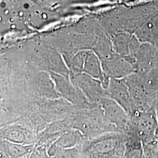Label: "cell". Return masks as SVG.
Instances as JSON below:
<instances>
[{
	"label": "cell",
	"mask_w": 158,
	"mask_h": 158,
	"mask_svg": "<svg viewBox=\"0 0 158 158\" xmlns=\"http://www.w3.org/2000/svg\"><path fill=\"white\" fill-rule=\"evenodd\" d=\"M138 73L149 96L156 101L158 97V68H153L147 72Z\"/></svg>",
	"instance_id": "obj_10"
},
{
	"label": "cell",
	"mask_w": 158,
	"mask_h": 158,
	"mask_svg": "<svg viewBox=\"0 0 158 158\" xmlns=\"http://www.w3.org/2000/svg\"><path fill=\"white\" fill-rule=\"evenodd\" d=\"M155 110H156V115L158 117V97L156 98L155 103Z\"/></svg>",
	"instance_id": "obj_14"
},
{
	"label": "cell",
	"mask_w": 158,
	"mask_h": 158,
	"mask_svg": "<svg viewBox=\"0 0 158 158\" xmlns=\"http://www.w3.org/2000/svg\"><path fill=\"white\" fill-rule=\"evenodd\" d=\"M108 97L117 102L132 117L135 112L130 90L125 80L113 79L107 89Z\"/></svg>",
	"instance_id": "obj_6"
},
{
	"label": "cell",
	"mask_w": 158,
	"mask_h": 158,
	"mask_svg": "<svg viewBox=\"0 0 158 158\" xmlns=\"http://www.w3.org/2000/svg\"><path fill=\"white\" fill-rule=\"evenodd\" d=\"M38 138V132L25 123L4 125L1 128V139L24 145H35Z\"/></svg>",
	"instance_id": "obj_4"
},
{
	"label": "cell",
	"mask_w": 158,
	"mask_h": 158,
	"mask_svg": "<svg viewBox=\"0 0 158 158\" xmlns=\"http://www.w3.org/2000/svg\"><path fill=\"white\" fill-rule=\"evenodd\" d=\"M125 158H145L141 139L134 132L128 134Z\"/></svg>",
	"instance_id": "obj_9"
},
{
	"label": "cell",
	"mask_w": 158,
	"mask_h": 158,
	"mask_svg": "<svg viewBox=\"0 0 158 158\" xmlns=\"http://www.w3.org/2000/svg\"><path fill=\"white\" fill-rule=\"evenodd\" d=\"M29 158H51L48 153V149L42 146L35 145L34 151Z\"/></svg>",
	"instance_id": "obj_13"
},
{
	"label": "cell",
	"mask_w": 158,
	"mask_h": 158,
	"mask_svg": "<svg viewBox=\"0 0 158 158\" xmlns=\"http://www.w3.org/2000/svg\"><path fill=\"white\" fill-rule=\"evenodd\" d=\"M82 145L71 148L48 149V153L51 158H83Z\"/></svg>",
	"instance_id": "obj_11"
},
{
	"label": "cell",
	"mask_w": 158,
	"mask_h": 158,
	"mask_svg": "<svg viewBox=\"0 0 158 158\" xmlns=\"http://www.w3.org/2000/svg\"><path fill=\"white\" fill-rule=\"evenodd\" d=\"M85 135L79 130L70 128L63 133L48 149L50 150L59 148H71L82 145L85 142Z\"/></svg>",
	"instance_id": "obj_8"
},
{
	"label": "cell",
	"mask_w": 158,
	"mask_h": 158,
	"mask_svg": "<svg viewBox=\"0 0 158 158\" xmlns=\"http://www.w3.org/2000/svg\"><path fill=\"white\" fill-rule=\"evenodd\" d=\"M105 118L118 132L128 134L132 130V119L124 109L110 97H104L100 101Z\"/></svg>",
	"instance_id": "obj_2"
},
{
	"label": "cell",
	"mask_w": 158,
	"mask_h": 158,
	"mask_svg": "<svg viewBox=\"0 0 158 158\" xmlns=\"http://www.w3.org/2000/svg\"><path fill=\"white\" fill-rule=\"evenodd\" d=\"M35 145H24L1 139V158H27Z\"/></svg>",
	"instance_id": "obj_7"
},
{
	"label": "cell",
	"mask_w": 158,
	"mask_h": 158,
	"mask_svg": "<svg viewBox=\"0 0 158 158\" xmlns=\"http://www.w3.org/2000/svg\"><path fill=\"white\" fill-rule=\"evenodd\" d=\"M145 158H158V140L155 138L142 142Z\"/></svg>",
	"instance_id": "obj_12"
},
{
	"label": "cell",
	"mask_w": 158,
	"mask_h": 158,
	"mask_svg": "<svg viewBox=\"0 0 158 158\" xmlns=\"http://www.w3.org/2000/svg\"><path fill=\"white\" fill-rule=\"evenodd\" d=\"M155 138L158 140V128L157 130H156V133H155Z\"/></svg>",
	"instance_id": "obj_15"
},
{
	"label": "cell",
	"mask_w": 158,
	"mask_h": 158,
	"mask_svg": "<svg viewBox=\"0 0 158 158\" xmlns=\"http://www.w3.org/2000/svg\"><path fill=\"white\" fill-rule=\"evenodd\" d=\"M132 131H134L142 142L155 138L158 128V119L155 106L143 111H136L131 117Z\"/></svg>",
	"instance_id": "obj_3"
},
{
	"label": "cell",
	"mask_w": 158,
	"mask_h": 158,
	"mask_svg": "<svg viewBox=\"0 0 158 158\" xmlns=\"http://www.w3.org/2000/svg\"><path fill=\"white\" fill-rule=\"evenodd\" d=\"M156 45L157 46V47H158V42H157V43L156 44Z\"/></svg>",
	"instance_id": "obj_16"
},
{
	"label": "cell",
	"mask_w": 158,
	"mask_h": 158,
	"mask_svg": "<svg viewBox=\"0 0 158 158\" xmlns=\"http://www.w3.org/2000/svg\"><path fill=\"white\" fill-rule=\"evenodd\" d=\"M127 135L110 132L86 138L82 145L83 158H125Z\"/></svg>",
	"instance_id": "obj_1"
},
{
	"label": "cell",
	"mask_w": 158,
	"mask_h": 158,
	"mask_svg": "<svg viewBox=\"0 0 158 158\" xmlns=\"http://www.w3.org/2000/svg\"><path fill=\"white\" fill-rule=\"evenodd\" d=\"M124 80L129 88L135 112L155 106V101L149 95L139 74H131Z\"/></svg>",
	"instance_id": "obj_5"
}]
</instances>
